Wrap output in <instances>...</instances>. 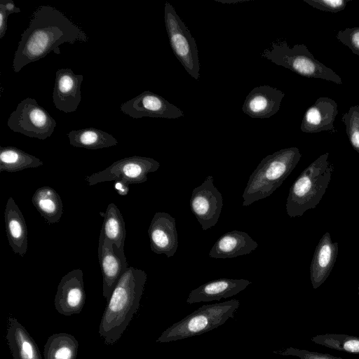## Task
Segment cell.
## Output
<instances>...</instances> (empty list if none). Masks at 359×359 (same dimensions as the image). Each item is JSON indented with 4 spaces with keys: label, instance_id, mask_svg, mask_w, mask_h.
Masks as SVG:
<instances>
[{
    "label": "cell",
    "instance_id": "5",
    "mask_svg": "<svg viewBox=\"0 0 359 359\" xmlns=\"http://www.w3.org/2000/svg\"><path fill=\"white\" fill-rule=\"evenodd\" d=\"M239 306L240 302L236 299L203 305L164 330L156 342H170L209 332L233 318Z\"/></svg>",
    "mask_w": 359,
    "mask_h": 359
},
{
    "label": "cell",
    "instance_id": "29",
    "mask_svg": "<svg viewBox=\"0 0 359 359\" xmlns=\"http://www.w3.org/2000/svg\"><path fill=\"white\" fill-rule=\"evenodd\" d=\"M341 121L352 147L359 154V104L351 107L343 114Z\"/></svg>",
    "mask_w": 359,
    "mask_h": 359
},
{
    "label": "cell",
    "instance_id": "12",
    "mask_svg": "<svg viewBox=\"0 0 359 359\" xmlns=\"http://www.w3.org/2000/svg\"><path fill=\"white\" fill-rule=\"evenodd\" d=\"M98 259L102 274V294L108 301L122 275L129 267L124 250L100 234Z\"/></svg>",
    "mask_w": 359,
    "mask_h": 359
},
{
    "label": "cell",
    "instance_id": "31",
    "mask_svg": "<svg viewBox=\"0 0 359 359\" xmlns=\"http://www.w3.org/2000/svg\"><path fill=\"white\" fill-rule=\"evenodd\" d=\"M282 355H293L300 359H344L339 357H334L327 353H321L315 351H309L305 349H299L289 347L284 351H274Z\"/></svg>",
    "mask_w": 359,
    "mask_h": 359
},
{
    "label": "cell",
    "instance_id": "2",
    "mask_svg": "<svg viewBox=\"0 0 359 359\" xmlns=\"http://www.w3.org/2000/svg\"><path fill=\"white\" fill-rule=\"evenodd\" d=\"M147 273L129 266L107 301L99 325V334L107 345L114 344L139 309Z\"/></svg>",
    "mask_w": 359,
    "mask_h": 359
},
{
    "label": "cell",
    "instance_id": "8",
    "mask_svg": "<svg viewBox=\"0 0 359 359\" xmlns=\"http://www.w3.org/2000/svg\"><path fill=\"white\" fill-rule=\"evenodd\" d=\"M7 125L13 132L44 140L51 136L57 123L36 100L27 97L11 112Z\"/></svg>",
    "mask_w": 359,
    "mask_h": 359
},
{
    "label": "cell",
    "instance_id": "6",
    "mask_svg": "<svg viewBox=\"0 0 359 359\" xmlns=\"http://www.w3.org/2000/svg\"><path fill=\"white\" fill-rule=\"evenodd\" d=\"M262 57L300 76L342 84L341 77L316 60L304 44H295L290 48L286 41L273 43L270 49L264 50Z\"/></svg>",
    "mask_w": 359,
    "mask_h": 359
},
{
    "label": "cell",
    "instance_id": "15",
    "mask_svg": "<svg viewBox=\"0 0 359 359\" xmlns=\"http://www.w3.org/2000/svg\"><path fill=\"white\" fill-rule=\"evenodd\" d=\"M82 74H75L71 69L56 72L53 91V101L56 109L65 113L75 111L81 100Z\"/></svg>",
    "mask_w": 359,
    "mask_h": 359
},
{
    "label": "cell",
    "instance_id": "16",
    "mask_svg": "<svg viewBox=\"0 0 359 359\" xmlns=\"http://www.w3.org/2000/svg\"><path fill=\"white\" fill-rule=\"evenodd\" d=\"M285 93L267 85L254 88L247 95L243 111L252 118H267L276 114Z\"/></svg>",
    "mask_w": 359,
    "mask_h": 359
},
{
    "label": "cell",
    "instance_id": "20",
    "mask_svg": "<svg viewBox=\"0 0 359 359\" xmlns=\"http://www.w3.org/2000/svg\"><path fill=\"white\" fill-rule=\"evenodd\" d=\"M257 247V243L246 232L233 230L222 235L208 255L215 259L233 258L250 254Z\"/></svg>",
    "mask_w": 359,
    "mask_h": 359
},
{
    "label": "cell",
    "instance_id": "17",
    "mask_svg": "<svg viewBox=\"0 0 359 359\" xmlns=\"http://www.w3.org/2000/svg\"><path fill=\"white\" fill-rule=\"evenodd\" d=\"M251 281L240 278H219L205 283L198 287L192 290L187 299L189 304L219 301L233 297L245 290Z\"/></svg>",
    "mask_w": 359,
    "mask_h": 359
},
{
    "label": "cell",
    "instance_id": "30",
    "mask_svg": "<svg viewBox=\"0 0 359 359\" xmlns=\"http://www.w3.org/2000/svg\"><path fill=\"white\" fill-rule=\"evenodd\" d=\"M337 39L359 56V27L346 28L337 32Z\"/></svg>",
    "mask_w": 359,
    "mask_h": 359
},
{
    "label": "cell",
    "instance_id": "32",
    "mask_svg": "<svg viewBox=\"0 0 359 359\" xmlns=\"http://www.w3.org/2000/svg\"><path fill=\"white\" fill-rule=\"evenodd\" d=\"M305 3L322 11L337 13L346 8L348 0H303Z\"/></svg>",
    "mask_w": 359,
    "mask_h": 359
},
{
    "label": "cell",
    "instance_id": "34",
    "mask_svg": "<svg viewBox=\"0 0 359 359\" xmlns=\"http://www.w3.org/2000/svg\"><path fill=\"white\" fill-rule=\"evenodd\" d=\"M128 185L129 184L122 181H115L114 188L119 195L126 196L129 191Z\"/></svg>",
    "mask_w": 359,
    "mask_h": 359
},
{
    "label": "cell",
    "instance_id": "18",
    "mask_svg": "<svg viewBox=\"0 0 359 359\" xmlns=\"http://www.w3.org/2000/svg\"><path fill=\"white\" fill-rule=\"evenodd\" d=\"M337 114V102L331 98L320 97L305 111L300 129L306 133L334 130V122Z\"/></svg>",
    "mask_w": 359,
    "mask_h": 359
},
{
    "label": "cell",
    "instance_id": "11",
    "mask_svg": "<svg viewBox=\"0 0 359 359\" xmlns=\"http://www.w3.org/2000/svg\"><path fill=\"white\" fill-rule=\"evenodd\" d=\"M121 111L133 118L142 117L178 118L184 116L177 106L161 95L145 90L121 104Z\"/></svg>",
    "mask_w": 359,
    "mask_h": 359
},
{
    "label": "cell",
    "instance_id": "25",
    "mask_svg": "<svg viewBox=\"0 0 359 359\" xmlns=\"http://www.w3.org/2000/svg\"><path fill=\"white\" fill-rule=\"evenodd\" d=\"M79 341L72 334L60 332L48 337L45 345L44 359H76Z\"/></svg>",
    "mask_w": 359,
    "mask_h": 359
},
{
    "label": "cell",
    "instance_id": "3",
    "mask_svg": "<svg viewBox=\"0 0 359 359\" xmlns=\"http://www.w3.org/2000/svg\"><path fill=\"white\" fill-rule=\"evenodd\" d=\"M302 154L297 147L282 149L264 158L250 176L243 194V205L271 196L289 176Z\"/></svg>",
    "mask_w": 359,
    "mask_h": 359
},
{
    "label": "cell",
    "instance_id": "21",
    "mask_svg": "<svg viewBox=\"0 0 359 359\" xmlns=\"http://www.w3.org/2000/svg\"><path fill=\"white\" fill-rule=\"evenodd\" d=\"M6 231L13 251L24 257L28 248V231L25 218L14 199H8L4 210Z\"/></svg>",
    "mask_w": 359,
    "mask_h": 359
},
{
    "label": "cell",
    "instance_id": "9",
    "mask_svg": "<svg viewBox=\"0 0 359 359\" xmlns=\"http://www.w3.org/2000/svg\"><path fill=\"white\" fill-rule=\"evenodd\" d=\"M160 163L154 158L134 156L118 160L102 171L86 177L90 186L109 181H122L128 184H140L147 180L149 172H156Z\"/></svg>",
    "mask_w": 359,
    "mask_h": 359
},
{
    "label": "cell",
    "instance_id": "27",
    "mask_svg": "<svg viewBox=\"0 0 359 359\" xmlns=\"http://www.w3.org/2000/svg\"><path fill=\"white\" fill-rule=\"evenodd\" d=\"M103 217L100 235L124 250L126 231L125 222L119 209L114 203H109Z\"/></svg>",
    "mask_w": 359,
    "mask_h": 359
},
{
    "label": "cell",
    "instance_id": "26",
    "mask_svg": "<svg viewBox=\"0 0 359 359\" xmlns=\"http://www.w3.org/2000/svg\"><path fill=\"white\" fill-rule=\"evenodd\" d=\"M43 163L37 157L12 147H0V172H17L38 168Z\"/></svg>",
    "mask_w": 359,
    "mask_h": 359
},
{
    "label": "cell",
    "instance_id": "23",
    "mask_svg": "<svg viewBox=\"0 0 359 359\" xmlns=\"http://www.w3.org/2000/svg\"><path fill=\"white\" fill-rule=\"evenodd\" d=\"M32 202L38 212L48 224H54L60 219L63 214L62 201L59 194L50 187L38 188Z\"/></svg>",
    "mask_w": 359,
    "mask_h": 359
},
{
    "label": "cell",
    "instance_id": "24",
    "mask_svg": "<svg viewBox=\"0 0 359 359\" xmlns=\"http://www.w3.org/2000/svg\"><path fill=\"white\" fill-rule=\"evenodd\" d=\"M67 136L70 145L75 147L100 149L118 144V140L111 135L94 128L73 130Z\"/></svg>",
    "mask_w": 359,
    "mask_h": 359
},
{
    "label": "cell",
    "instance_id": "10",
    "mask_svg": "<svg viewBox=\"0 0 359 359\" xmlns=\"http://www.w3.org/2000/svg\"><path fill=\"white\" fill-rule=\"evenodd\" d=\"M189 205L203 231L216 225L222 212L223 198L214 185L212 175L192 191Z\"/></svg>",
    "mask_w": 359,
    "mask_h": 359
},
{
    "label": "cell",
    "instance_id": "1",
    "mask_svg": "<svg viewBox=\"0 0 359 359\" xmlns=\"http://www.w3.org/2000/svg\"><path fill=\"white\" fill-rule=\"evenodd\" d=\"M86 34L62 11L46 5L33 13L27 28L21 34L15 52L13 69L18 73L27 65L45 57L49 53L60 55L59 46L86 42Z\"/></svg>",
    "mask_w": 359,
    "mask_h": 359
},
{
    "label": "cell",
    "instance_id": "13",
    "mask_svg": "<svg viewBox=\"0 0 359 359\" xmlns=\"http://www.w3.org/2000/svg\"><path fill=\"white\" fill-rule=\"evenodd\" d=\"M86 301L83 273L74 269L65 275L57 289L54 304L57 311L69 316L81 312Z\"/></svg>",
    "mask_w": 359,
    "mask_h": 359
},
{
    "label": "cell",
    "instance_id": "19",
    "mask_svg": "<svg viewBox=\"0 0 359 359\" xmlns=\"http://www.w3.org/2000/svg\"><path fill=\"white\" fill-rule=\"evenodd\" d=\"M338 243L326 232L320 238L313 256L310 278L313 289L319 287L330 274L338 255Z\"/></svg>",
    "mask_w": 359,
    "mask_h": 359
},
{
    "label": "cell",
    "instance_id": "4",
    "mask_svg": "<svg viewBox=\"0 0 359 359\" xmlns=\"http://www.w3.org/2000/svg\"><path fill=\"white\" fill-rule=\"evenodd\" d=\"M328 157V152L320 155L292 184L286 201V212L290 217H301L319 204L333 172V165Z\"/></svg>",
    "mask_w": 359,
    "mask_h": 359
},
{
    "label": "cell",
    "instance_id": "14",
    "mask_svg": "<svg viewBox=\"0 0 359 359\" xmlns=\"http://www.w3.org/2000/svg\"><path fill=\"white\" fill-rule=\"evenodd\" d=\"M148 235L152 252L167 257L174 256L178 248V237L175 218L165 212H157L154 215Z\"/></svg>",
    "mask_w": 359,
    "mask_h": 359
},
{
    "label": "cell",
    "instance_id": "28",
    "mask_svg": "<svg viewBox=\"0 0 359 359\" xmlns=\"http://www.w3.org/2000/svg\"><path fill=\"white\" fill-rule=\"evenodd\" d=\"M316 344L347 353L359 354V337L347 334H325L311 338Z\"/></svg>",
    "mask_w": 359,
    "mask_h": 359
},
{
    "label": "cell",
    "instance_id": "22",
    "mask_svg": "<svg viewBox=\"0 0 359 359\" xmlns=\"http://www.w3.org/2000/svg\"><path fill=\"white\" fill-rule=\"evenodd\" d=\"M6 339L13 359H42L35 341L16 318H9Z\"/></svg>",
    "mask_w": 359,
    "mask_h": 359
},
{
    "label": "cell",
    "instance_id": "33",
    "mask_svg": "<svg viewBox=\"0 0 359 359\" xmlns=\"http://www.w3.org/2000/svg\"><path fill=\"white\" fill-rule=\"evenodd\" d=\"M21 12L12 0L0 1V39H3L7 30V20L9 15Z\"/></svg>",
    "mask_w": 359,
    "mask_h": 359
},
{
    "label": "cell",
    "instance_id": "35",
    "mask_svg": "<svg viewBox=\"0 0 359 359\" xmlns=\"http://www.w3.org/2000/svg\"><path fill=\"white\" fill-rule=\"evenodd\" d=\"M358 296H359V283H358Z\"/></svg>",
    "mask_w": 359,
    "mask_h": 359
},
{
    "label": "cell",
    "instance_id": "7",
    "mask_svg": "<svg viewBox=\"0 0 359 359\" xmlns=\"http://www.w3.org/2000/svg\"><path fill=\"white\" fill-rule=\"evenodd\" d=\"M164 20L170 45L174 55L187 72L194 79L198 80L200 62L196 41L168 1L165 4Z\"/></svg>",
    "mask_w": 359,
    "mask_h": 359
}]
</instances>
